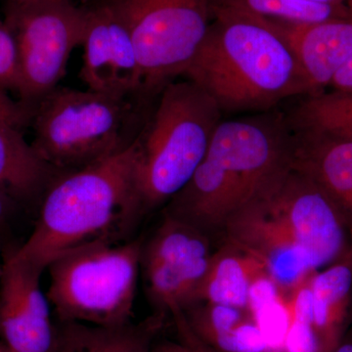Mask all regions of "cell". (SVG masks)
Masks as SVG:
<instances>
[{
  "label": "cell",
  "instance_id": "cell-19",
  "mask_svg": "<svg viewBox=\"0 0 352 352\" xmlns=\"http://www.w3.org/2000/svg\"><path fill=\"white\" fill-rule=\"evenodd\" d=\"M212 8L231 9L263 19L289 23L351 19L346 6L305 0H212Z\"/></svg>",
  "mask_w": 352,
  "mask_h": 352
},
{
  "label": "cell",
  "instance_id": "cell-20",
  "mask_svg": "<svg viewBox=\"0 0 352 352\" xmlns=\"http://www.w3.org/2000/svg\"><path fill=\"white\" fill-rule=\"evenodd\" d=\"M315 272L287 296L289 324L282 352H324L314 322L311 280Z\"/></svg>",
  "mask_w": 352,
  "mask_h": 352
},
{
  "label": "cell",
  "instance_id": "cell-30",
  "mask_svg": "<svg viewBox=\"0 0 352 352\" xmlns=\"http://www.w3.org/2000/svg\"><path fill=\"white\" fill-rule=\"evenodd\" d=\"M333 352H352V328L346 333L339 346Z\"/></svg>",
  "mask_w": 352,
  "mask_h": 352
},
{
  "label": "cell",
  "instance_id": "cell-33",
  "mask_svg": "<svg viewBox=\"0 0 352 352\" xmlns=\"http://www.w3.org/2000/svg\"><path fill=\"white\" fill-rule=\"evenodd\" d=\"M7 352H13V351H11L10 349H9L8 347H7Z\"/></svg>",
  "mask_w": 352,
  "mask_h": 352
},
{
  "label": "cell",
  "instance_id": "cell-24",
  "mask_svg": "<svg viewBox=\"0 0 352 352\" xmlns=\"http://www.w3.org/2000/svg\"><path fill=\"white\" fill-rule=\"evenodd\" d=\"M178 332V340L163 342L152 347L151 352H217L201 342L190 329L184 314L173 316Z\"/></svg>",
  "mask_w": 352,
  "mask_h": 352
},
{
  "label": "cell",
  "instance_id": "cell-25",
  "mask_svg": "<svg viewBox=\"0 0 352 352\" xmlns=\"http://www.w3.org/2000/svg\"><path fill=\"white\" fill-rule=\"evenodd\" d=\"M282 296L287 295L270 273H266L252 282L248 295L247 310L252 316L264 305Z\"/></svg>",
  "mask_w": 352,
  "mask_h": 352
},
{
  "label": "cell",
  "instance_id": "cell-13",
  "mask_svg": "<svg viewBox=\"0 0 352 352\" xmlns=\"http://www.w3.org/2000/svg\"><path fill=\"white\" fill-rule=\"evenodd\" d=\"M273 22L295 53L309 85L310 95L324 92L352 56V20Z\"/></svg>",
  "mask_w": 352,
  "mask_h": 352
},
{
  "label": "cell",
  "instance_id": "cell-28",
  "mask_svg": "<svg viewBox=\"0 0 352 352\" xmlns=\"http://www.w3.org/2000/svg\"><path fill=\"white\" fill-rule=\"evenodd\" d=\"M65 333L71 344V352H94L88 342L85 326L80 324H67Z\"/></svg>",
  "mask_w": 352,
  "mask_h": 352
},
{
  "label": "cell",
  "instance_id": "cell-16",
  "mask_svg": "<svg viewBox=\"0 0 352 352\" xmlns=\"http://www.w3.org/2000/svg\"><path fill=\"white\" fill-rule=\"evenodd\" d=\"M315 330L324 352H333L346 335L352 303V249L311 280Z\"/></svg>",
  "mask_w": 352,
  "mask_h": 352
},
{
  "label": "cell",
  "instance_id": "cell-26",
  "mask_svg": "<svg viewBox=\"0 0 352 352\" xmlns=\"http://www.w3.org/2000/svg\"><path fill=\"white\" fill-rule=\"evenodd\" d=\"M21 206L10 196L0 191V267L4 254L17 245L13 244V220Z\"/></svg>",
  "mask_w": 352,
  "mask_h": 352
},
{
  "label": "cell",
  "instance_id": "cell-32",
  "mask_svg": "<svg viewBox=\"0 0 352 352\" xmlns=\"http://www.w3.org/2000/svg\"><path fill=\"white\" fill-rule=\"evenodd\" d=\"M346 6L349 9V16H351V20H352V0H346Z\"/></svg>",
  "mask_w": 352,
  "mask_h": 352
},
{
  "label": "cell",
  "instance_id": "cell-12",
  "mask_svg": "<svg viewBox=\"0 0 352 352\" xmlns=\"http://www.w3.org/2000/svg\"><path fill=\"white\" fill-rule=\"evenodd\" d=\"M17 247L4 254L0 267V339L13 352H50L59 338L41 287L43 271L15 258Z\"/></svg>",
  "mask_w": 352,
  "mask_h": 352
},
{
  "label": "cell",
  "instance_id": "cell-5",
  "mask_svg": "<svg viewBox=\"0 0 352 352\" xmlns=\"http://www.w3.org/2000/svg\"><path fill=\"white\" fill-rule=\"evenodd\" d=\"M154 103L59 85L32 115V147L58 173L82 170L127 149Z\"/></svg>",
  "mask_w": 352,
  "mask_h": 352
},
{
  "label": "cell",
  "instance_id": "cell-29",
  "mask_svg": "<svg viewBox=\"0 0 352 352\" xmlns=\"http://www.w3.org/2000/svg\"><path fill=\"white\" fill-rule=\"evenodd\" d=\"M329 87L333 91L352 92V56L336 74Z\"/></svg>",
  "mask_w": 352,
  "mask_h": 352
},
{
  "label": "cell",
  "instance_id": "cell-15",
  "mask_svg": "<svg viewBox=\"0 0 352 352\" xmlns=\"http://www.w3.org/2000/svg\"><path fill=\"white\" fill-rule=\"evenodd\" d=\"M59 173L38 156L23 129L0 122V191L21 207H32Z\"/></svg>",
  "mask_w": 352,
  "mask_h": 352
},
{
  "label": "cell",
  "instance_id": "cell-31",
  "mask_svg": "<svg viewBox=\"0 0 352 352\" xmlns=\"http://www.w3.org/2000/svg\"><path fill=\"white\" fill-rule=\"evenodd\" d=\"M314 3L335 4V6H346V0H305Z\"/></svg>",
  "mask_w": 352,
  "mask_h": 352
},
{
  "label": "cell",
  "instance_id": "cell-27",
  "mask_svg": "<svg viewBox=\"0 0 352 352\" xmlns=\"http://www.w3.org/2000/svg\"><path fill=\"white\" fill-rule=\"evenodd\" d=\"M32 118L19 102L11 98L9 94L0 91V122L11 124L21 129L31 124Z\"/></svg>",
  "mask_w": 352,
  "mask_h": 352
},
{
  "label": "cell",
  "instance_id": "cell-9",
  "mask_svg": "<svg viewBox=\"0 0 352 352\" xmlns=\"http://www.w3.org/2000/svg\"><path fill=\"white\" fill-rule=\"evenodd\" d=\"M237 212L302 247L316 270L328 267L352 249L332 199L292 163Z\"/></svg>",
  "mask_w": 352,
  "mask_h": 352
},
{
  "label": "cell",
  "instance_id": "cell-7",
  "mask_svg": "<svg viewBox=\"0 0 352 352\" xmlns=\"http://www.w3.org/2000/svg\"><path fill=\"white\" fill-rule=\"evenodd\" d=\"M126 25L154 102L184 75L212 22V0H100Z\"/></svg>",
  "mask_w": 352,
  "mask_h": 352
},
{
  "label": "cell",
  "instance_id": "cell-6",
  "mask_svg": "<svg viewBox=\"0 0 352 352\" xmlns=\"http://www.w3.org/2000/svg\"><path fill=\"white\" fill-rule=\"evenodd\" d=\"M142 241L98 243L48 264L50 307L64 324L117 328L131 324Z\"/></svg>",
  "mask_w": 352,
  "mask_h": 352
},
{
  "label": "cell",
  "instance_id": "cell-3",
  "mask_svg": "<svg viewBox=\"0 0 352 352\" xmlns=\"http://www.w3.org/2000/svg\"><path fill=\"white\" fill-rule=\"evenodd\" d=\"M294 133L288 118L267 112L222 120L190 182L164 214L210 237L292 163Z\"/></svg>",
  "mask_w": 352,
  "mask_h": 352
},
{
  "label": "cell",
  "instance_id": "cell-14",
  "mask_svg": "<svg viewBox=\"0 0 352 352\" xmlns=\"http://www.w3.org/2000/svg\"><path fill=\"white\" fill-rule=\"evenodd\" d=\"M293 133L292 166L309 175L332 199L352 245V141L311 132Z\"/></svg>",
  "mask_w": 352,
  "mask_h": 352
},
{
  "label": "cell",
  "instance_id": "cell-1",
  "mask_svg": "<svg viewBox=\"0 0 352 352\" xmlns=\"http://www.w3.org/2000/svg\"><path fill=\"white\" fill-rule=\"evenodd\" d=\"M183 76L203 88L222 113L267 111L311 94L274 22L226 8L212 9L205 38Z\"/></svg>",
  "mask_w": 352,
  "mask_h": 352
},
{
  "label": "cell",
  "instance_id": "cell-18",
  "mask_svg": "<svg viewBox=\"0 0 352 352\" xmlns=\"http://www.w3.org/2000/svg\"><path fill=\"white\" fill-rule=\"evenodd\" d=\"M287 118L294 131L352 141V92L308 95Z\"/></svg>",
  "mask_w": 352,
  "mask_h": 352
},
{
  "label": "cell",
  "instance_id": "cell-21",
  "mask_svg": "<svg viewBox=\"0 0 352 352\" xmlns=\"http://www.w3.org/2000/svg\"><path fill=\"white\" fill-rule=\"evenodd\" d=\"M162 317L157 315L140 326L85 327V335L94 352H151V340L161 327Z\"/></svg>",
  "mask_w": 352,
  "mask_h": 352
},
{
  "label": "cell",
  "instance_id": "cell-17",
  "mask_svg": "<svg viewBox=\"0 0 352 352\" xmlns=\"http://www.w3.org/2000/svg\"><path fill=\"white\" fill-rule=\"evenodd\" d=\"M226 244L212 254L195 303H215L247 309L248 295L256 278L268 272L264 264L239 248Z\"/></svg>",
  "mask_w": 352,
  "mask_h": 352
},
{
  "label": "cell",
  "instance_id": "cell-23",
  "mask_svg": "<svg viewBox=\"0 0 352 352\" xmlns=\"http://www.w3.org/2000/svg\"><path fill=\"white\" fill-rule=\"evenodd\" d=\"M19 78L17 48L0 14V91L17 94Z\"/></svg>",
  "mask_w": 352,
  "mask_h": 352
},
{
  "label": "cell",
  "instance_id": "cell-10",
  "mask_svg": "<svg viewBox=\"0 0 352 352\" xmlns=\"http://www.w3.org/2000/svg\"><path fill=\"white\" fill-rule=\"evenodd\" d=\"M212 256L208 236L164 214L141 254L148 298L160 315L175 316L193 307Z\"/></svg>",
  "mask_w": 352,
  "mask_h": 352
},
{
  "label": "cell",
  "instance_id": "cell-8",
  "mask_svg": "<svg viewBox=\"0 0 352 352\" xmlns=\"http://www.w3.org/2000/svg\"><path fill=\"white\" fill-rule=\"evenodd\" d=\"M85 14L74 0H3L2 18L19 60L17 101L31 118L59 87L72 52L82 45Z\"/></svg>",
  "mask_w": 352,
  "mask_h": 352
},
{
  "label": "cell",
  "instance_id": "cell-22",
  "mask_svg": "<svg viewBox=\"0 0 352 352\" xmlns=\"http://www.w3.org/2000/svg\"><path fill=\"white\" fill-rule=\"evenodd\" d=\"M252 317L263 333L270 351L282 352L289 324L287 296H280L264 305Z\"/></svg>",
  "mask_w": 352,
  "mask_h": 352
},
{
  "label": "cell",
  "instance_id": "cell-4",
  "mask_svg": "<svg viewBox=\"0 0 352 352\" xmlns=\"http://www.w3.org/2000/svg\"><path fill=\"white\" fill-rule=\"evenodd\" d=\"M221 122L217 102L188 78L162 90L136 139L142 217L166 205L186 186Z\"/></svg>",
  "mask_w": 352,
  "mask_h": 352
},
{
  "label": "cell",
  "instance_id": "cell-2",
  "mask_svg": "<svg viewBox=\"0 0 352 352\" xmlns=\"http://www.w3.org/2000/svg\"><path fill=\"white\" fill-rule=\"evenodd\" d=\"M136 160L135 140L104 161L59 173L44 192L34 230L14 256L44 271L55 258L85 245L122 242L142 219Z\"/></svg>",
  "mask_w": 352,
  "mask_h": 352
},
{
  "label": "cell",
  "instance_id": "cell-11",
  "mask_svg": "<svg viewBox=\"0 0 352 352\" xmlns=\"http://www.w3.org/2000/svg\"><path fill=\"white\" fill-rule=\"evenodd\" d=\"M85 11L80 76L87 89L148 101L142 69L126 25L100 0L85 6Z\"/></svg>",
  "mask_w": 352,
  "mask_h": 352
}]
</instances>
